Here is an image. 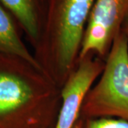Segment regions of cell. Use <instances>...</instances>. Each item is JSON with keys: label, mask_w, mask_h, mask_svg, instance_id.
Segmentation results:
<instances>
[{"label": "cell", "mask_w": 128, "mask_h": 128, "mask_svg": "<svg viewBox=\"0 0 128 128\" xmlns=\"http://www.w3.org/2000/svg\"><path fill=\"white\" fill-rule=\"evenodd\" d=\"M105 67L102 58L88 55L78 61L60 88V107L54 128H73L80 119L85 98Z\"/></svg>", "instance_id": "cell-5"}, {"label": "cell", "mask_w": 128, "mask_h": 128, "mask_svg": "<svg viewBox=\"0 0 128 128\" xmlns=\"http://www.w3.org/2000/svg\"><path fill=\"white\" fill-rule=\"evenodd\" d=\"M82 128H128V121L113 118L85 119Z\"/></svg>", "instance_id": "cell-8"}, {"label": "cell", "mask_w": 128, "mask_h": 128, "mask_svg": "<svg viewBox=\"0 0 128 128\" xmlns=\"http://www.w3.org/2000/svg\"><path fill=\"white\" fill-rule=\"evenodd\" d=\"M128 15V0H95L83 34L78 60L88 55L103 59L122 30Z\"/></svg>", "instance_id": "cell-4"}, {"label": "cell", "mask_w": 128, "mask_h": 128, "mask_svg": "<svg viewBox=\"0 0 128 128\" xmlns=\"http://www.w3.org/2000/svg\"><path fill=\"white\" fill-rule=\"evenodd\" d=\"M122 30L128 37V16L126 17V18H125L124 22L122 27Z\"/></svg>", "instance_id": "cell-9"}, {"label": "cell", "mask_w": 128, "mask_h": 128, "mask_svg": "<svg viewBox=\"0 0 128 128\" xmlns=\"http://www.w3.org/2000/svg\"><path fill=\"white\" fill-rule=\"evenodd\" d=\"M95 0H46L45 22L34 56L61 88L78 64L83 34Z\"/></svg>", "instance_id": "cell-2"}, {"label": "cell", "mask_w": 128, "mask_h": 128, "mask_svg": "<svg viewBox=\"0 0 128 128\" xmlns=\"http://www.w3.org/2000/svg\"><path fill=\"white\" fill-rule=\"evenodd\" d=\"M60 88L18 56L0 54V128H54Z\"/></svg>", "instance_id": "cell-1"}, {"label": "cell", "mask_w": 128, "mask_h": 128, "mask_svg": "<svg viewBox=\"0 0 128 128\" xmlns=\"http://www.w3.org/2000/svg\"><path fill=\"white\" fill-rule=\"evenodd\" d=\"M128 121V37L121 30L107 55L98 81L85 98L80 118Z\"/></svg>", "instance_id": "cell-3"}, {"label": "cell", "mask_w": 128, "mask_h": 128, "mask_svg": "<svg viewBox=\"0 0 128 128\" xmlns=\"http://www.w3.org/2000/svg\"><path fill=\"white\" fill-rule=\"evenodd\" d=\"M82 124H83V120L80 118L78 120V122L76 123L73 128H82Z\"/></svg>", "instance_id": "cell-10"}, {"label": "cell", "mask_w": 128, "mask_h": 128, "mask_svg": "<svg viewBox=\"0 0 128 128\" xmlns=\"http://www.w3.org/2000/svg\"><path fill=\"white\" fill-rule=\"evenodd\" d=\"M18 27L12 15L0 4V54L20 56L42 70L34 55L22 41Z\"/></svg>", "instance_id": "cell-7"}, {"label": "cell", "mask_w": 128, "mask_h": 128, "mask_svg": "<svg viewBox=\"0 0 128 128\" xmlns=\"http://www.w3.org/2000/svg\"><path fill=\"white\" fill-rule=\"evenodd\" d=\"M0 4L12 15L35 48L44 28L46 0H0Z\"/></svg>", "instance_id": "cell-6"}]
</instances>
